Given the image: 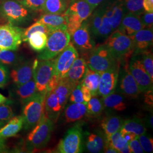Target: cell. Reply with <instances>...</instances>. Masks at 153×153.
Instances as JSON below:
<instances>
[{
	"instance_id": "13",
	"label": "cell",
	"mask_w": 153,
	"mask_h": 153,
	"mask_svg": "<svg viewBox=\"0 0 153 153\" xmlns=\"http://www.w3.org/2000/svg\"><path fill=\"white\" fill-rule=\"evenodd\" d=\"M120 65L101 73L99 85L98 95L103 98L115 92L118 83Z\"/></svg>"
},
{
	"instance_id": "32",
	"label": "cell",
	"mask_w": 153,
	"mask_h": 153,
	"mask_svg": "<svg viewBox=\"0 0 153 153\" xmlns=\"http://www.w3.org/2000/svg\"><path fill=\"white\" fill-rule=\"evenodd\" d=\"M104 10L105 6L100 7L94 11V13L93 12L91 15L86 19L90 31L94 36H97L99 28L102 24Z\"/></svg>"
},
{
	"instance_id": "42",
	"label": "cell",
	"mask_w": 153,
	"mask_h": 153,
	"mask_svg": "<svg viewBox=\"0 0 153 153\" xmlns=\"http://www.w3.org/2000/svg\"><path fill=\"white\" fill-rule=\"evenodd\" d=\"M23 5L33 11L43 10L45 0H18Z\"/></svg>"
},
{
	"instance_id": "55",
	"label": "cell",
	"mask_w": 153,
	"mask_h": 153,
	"mask_svg": "<svg viewBox=\"0 0 153 153\" xmlns=\"http://www.w3.org/2000/svg\"><path fill=\"white\" fill-rule=\"evenodd\" d=\"M120 153H131V150L130 149V147L129 146V143H128L126 146L121 149L120 150Z\"/></svg>"
},
{
	"instance_id": "23",
	"label": "cell",
	"mask_w": 153,
	"mask_h": 153,
	"mask_svg": "<svg viewBox=\"0 0 153 153\" xmlns=\"http://www.w3.org/2000/svg\"><path fill=\"white\" fill-rule=\"evenodd\" d=\"M76 85L67 77L60 78L54 89L62 109L64 108L72 90Z\"/></svg>"
},
{
	"instance_id": "47",
	"label": "cell",
	"mask_w": 153,
	"mask_h": 153,
	"mask_svg": "<svg viewBox=\"0 0 153 153\" xmlns=\"http://www.w3.org/2000/svg\"><path fill=\"white\" fill-rule=\"evenodd\" d=\"M140 18L145 28H153V12L144 11L140 15Z\"/></svg>"
},
{
	"instance_id": "51",
	"label": "cell",
	"mask_w": 153,
	"mask_h": 153,
	"mask_svg": "<svg viewBox=\"0 0 153 153\" xmlns=\"http://www.w3.org/2000/svg\"><path fill=\"white\" fill-rule=\"evenodd\" d=\"M121 134L123 137H124L128 142H130L131 141L135 138H137L138 137V136H137L134 133L131 132H125Z\"/></svg>"
},
{
	"instance_id": "57",
	"label": "cell",
	"mask_w": 153,
	"mask_h": 153,
	"mask_svg": "<svg viewBox=\"0 0 153 153\" xmlns=\"http://www.w3.org/2000/svg\"><path fill=\"white\" fill-rule=\"evenodd\" d=\"M152 115L150 116L149 119H148V123L149 125L150 126V128H153V115L151 114Z\"/></svg>"
},
{
	"instance_id": "30",
	"label": "cell",
	"mask_w": 153,
	"mask_h": 153,
	"mask_svg": "<svg viewBox=\"0 0 153 153\" xmlns=\"http://www.w3.org/2000/svg\"><path fill=\"white\" fill-rule=\"evenodd\" d=\"M120 131L121 134L125 132H131L139 136L146 133V129L141 120L134 117L124 121Z\"/></svg>"
},
{
	"instance_id": "6",
	"label": "cell",
	"mask_w": 153,
	"mask_h": 153,
	"mask_svg": "<svg viewBox=\"0 0 153 153\" xmlns=\"http://www.w3.org/2000/svg\"><path fill=\"white\" fill-rule=\"evenodd\" d=\"M86 62L90 69L101 73L121 64L111 53L104 44L95 46Z\"/></svg>"
},
{
	"instance_id": "46",
	"label": "cell",
	"mask_w": 153,
	"mask_h": 153,
	"mask_svg": "<svg viewBox=\"0 0 153 153\" xmlns=\"http://www.w3.org/2000/svg\"><path fill=\"white\" fill-rule=\"evenodd\" d=\"M10 78V71L7 66L0 64V88L7 83Z\"/></svg>"
},
{
	"instance_id": "27",
	"label": "cell",
	"mask_w": 153,
	"mask_h": 153,
	"mask_svg": "<svg viewBox=\"0 0 153 153\" xmlns=\"http://www.w3.org/2000/svg\"><path fill=\"white\" fill-rule=\"evenodd\" d=\"M123 121L121 117L117 115H108L104 117L101 122V126L106 140H108L114 133L120 131Z\"/></svg>"
},
{
	"instance_id": "4",
	"label": "cell",
	"mask_w": 153,
	"mask_h": 153,
	"mask_svg": "<svg viewBox=\"0 0 153 153\" xmlns=\"http://www.w3.org/2000/svg\"><path fill=\"white\" fill-rule=\"evenodd\" d=\"M94 10L95 8L85 0H71L64 12L67 18V31L71 36L81 26L82 22L91 15Z\"/></svg>"
},
{
	"instance_id": "26",
	"label": "cell",
	"mask_w": 153,
	"mask_h": 153,
	"mask_svg": "<svg viewBox=\"0 0 153 153\" xmlns=\"http://www.w3.org/2000/svg\"><path fill=\"white\" fill-rule=\"evenodd\" d=\"M86 115H87V107L85 103H72L66 108L64 112L66 123L81 120Z\"/></svg>"
},
{
	"instance_id": "49",
	"label": "cell",
	"mask_w": 153,
	"mask_h": 153,
	"mask_svg": "<svg viewBox=\"0 0 153 153\" xmlns=\"http://www.w3.org/2000/svg\"><path fill=\"white\" fill-rule=\"evenodd\" d=\"M81 88L82 90V94H83V97L84 101L86 104L88 103V102L90 100V99L91 98V93L90 90L84 84L81 83Z\"/></svg>"
},
{
	"instance_id": "8",
	"label": "cell",
	"mask_w": 153,
	"mask_h": 153,
	"mask_svg": "<svg viewBox=\"0 0 153 153\" xmlns=\"http://www.w3.org/2000/svg\"><path fill=\"white\" fill-rule=\"evenodd\" d=\"M34 78L37 91L46 93L49 81L54 73L53 59L51 60H35L33 62Z\"/></svg>"
},
{
	"instance_id": "18",
	"label": "cell",
	"mask_w": 153,
	"mask_h": 153,
	"mask_svg": "<svg viewBox=\"0 0 153 153\" xmlns=\"http://www.w3.org/2000/svg\"><path fill=\"white\" fill-rule=\"evenodd\" d=\"M126 13L122 0H115L109 5L105 6L104 13L109 19L113 31L118 28Z\"/></svg>"
},
{
	"instance_id": "52",
	"label": "cell",
	"mask_w": 153,
	"mask_h": 153,
	"mask_svg": "<svg viewBox=\"0 0 153 153\" xmlns=\"http://www.w3.org/2000/svg\"><path fill=\"white\" fill-rule=\"evenodd\" d=\"M145 103L149 105H153V90H150L146 92Z\"/></svg>"
},
{
	"instance_id": "50",
	"label": "cell",
	"mask_w": 153,
	"mask_h": 153,
	"mask_svg": "<svg viewBox=\"0 0 153 153\" xmlns=\"http://www.w3.org/2000/svg\"><path fill=\"white\" fill-rule=\"evenodd\" d=\"M144 11L153 12V0H143Z\"/></svg>"
},
{
	"instance_id": "48",
	"label": "cell",
	"mask_w": 153,
	"mask_h": 153,
	"mask_svg": "<svg viewBox=\"0 0 153 153\" xmlns=\"http://www.w3.org/2000/svg\"><path fill=\"white\" fill-rule=\"evenodd\" d=\"M128 143H129V146L130 147V149L131 150V153H144V151H143L142 146L138 140V138L131 140L130 142H128Z\"/></svg>"
},
{
	"instance_id": "25",
	"label": "cell",
	"mask_w": 153,
	"mask_h": 153,
	"mask_svg": "<svg viewBox=\"0 0 153 153\" xmlns=\"http://www.w3.org/2000/svg\"><path fill=\"white\" fill-rule=\"evenodd\" d=\"M23 127V119L22 116L12 117L8 123L0 128V137L4 139L15 136Z\"/></svg>"
},
{
	"instance_id": "39",
	"label": "cell",
	"mask_w": 153,
	"mask_h": 153,
	"mask_svg": "<svg viewBox=\"0 0 153 153\" xmlns=\"http://www.w3.org/2000/svg\"><path fill=\"white\" fill-rule=\"evenodd\" d=\"M127 13L140 16L144 11L143 0H122Z\"/></svg>"
},
{
	"instance_id": "43",
	"label": "cell",
	"mask_w": 153,
	"mask_h": 153,
	"mask_svg": "<svg viewBox=\"0 0 153 153\" xmlns=\"http://www.w3.org/2000/svg\"><path fill=\"white\" fill-rule=\"evenodd\" d=\"M138 140L140 143L144 152L152 153L153 151V138L149 137L145 134L138 137Z\"/></svg>"
},
{
	"instance_id": "34",
	"label": "cell",
	"mask_w": 153,
	"mask_h": 153,
	"mask_svg": "<svg viewBox=\"0 0 153 153\" xmlns=\"http://www.w3.org/2000/svg\"><path fill=\"white\" fill-rule=\"evenodd\" d=\"M48 38L45 33L38 31L32 33L28 39L27 42L31 48L37 52H41L44 49Z\"/></svg>"
},
{
	"instance_id": "11",
	"label": "cell",
	"mask_w": 153,
	"mask_h": 153,
	"mask_svg": "<svg viewBox=\"0 0 153 153\" xmlns=\"http://www.w3.org/2000/svg\"><path fill=\"white\" fill-rule=\"evenodd\" d=\"M78 56L76 47L70 42L65 48L53 59L54 74L59 78L66 77L73 63Z\"/></svg>"
},
{
	"instance_id": "15",
	"label": "cell",
	"mask_w": 153,
	"mask_h": 153,
	"mask_svg": "<svg viewBox=\"0 0 153 153\" xmlns=\"http://www.w3.org/2000/svg\"><path fill=\"white\" fill-rule=\"evenodd\" d=\"M73 42L77 48L82 51H90L95 47V43L91 36L87 20L73 33Z\"/></svg>"
},
{
	"instance_id": "2",
	"label": "cell",
	"mask_w": 153,
	"mask_h": 153,
	"mask_svg": "<svg viewBox=\"0 0 153 153\" xmlns=\"http://www.w3.org/2000/svg\"><path fill=\"white\" fill-rule=\"evenodd\" d=\"M53 130V122L44 114L27 137L26 146L29 151L45 148Z\"/></svg>"
},
{
	"instance_id": "45",
	"label": "cell",
	"mask_w": 153,
	"mask_h": 153,
	"mask_svg": "<svg viewBox=\"0 0 153 153\" xmlns=\"http://www.w3.org/2000/svg\"><path fill=\"white\" fill-rule=\"evenodd\" d=\"M14 116V113L11 107L5 103L0 105V121H8Z\"/></svg>"
},
{
	"instance_id": "9",
	"label": "cell",
	"mask_w": 153,
	"mask_h": 153,
	"mask_svg": "<svg viewBox=\"0 0 153 153\" xmlns=\"http://www.w3.org/2000/svg\"><path fill=\"white\" fill-rule=\"evenodd\" d=\"M129 69L141 93L153 90V80L142 65L139 55H133L129 62Z\"/></svg>"
},
{
	"instance_id": "33",
	"label": "cell",
	"mask_w": 153,
	"mask_h": 153,
	"mask_svg": "<svg viewBox=\"0 0 153 153\" xmlns=\"http://www.w3.org/2000/svg\"><path fill=\"white\" fill-rule=\"evenodd\" d=\"M106 138L97 133H91L88 137L86 148L88 152L91 153H99L103 150Z\"/></svg>"
},
{
	"instance_id": "17",
	"label": "cell",
	"mask_w": 153,
	"mask_h": 153,
	"mask_svg": "<svg viewBox=\"0 0 153 153\" xmlns=\"http://www.w3.org/2000/svg\"><path fill=\"white\" fill-rule=\"evenodd\" d=\"M131 37L134 45L133 55L140 54L153 45V28H144Z\"/></svg>"
},
{
	"instance_id": "14",
	"label": "cell",
	"mask_w": 153,
	"mask_h": 153,
	"mask_svg": "<svg viewBox=\"0 0 153 153\" xmlns=\"http://www.w3.org/2000/svg\"><path fill=\"white\" fill-rule=\"evenodd\" d=\"M124 62V66L121 71L119 85V90L120 93L126 97L136 98L141 93L137 83L131 76L129 69V63Z\"/></svg>"
},
{
	"instance_id": "7",
	"label": "cell",
	"mask_w": 153,
	"mask_h": 153,
	"mask_svg": "<svg viewBox=\"0 0 153 153\" xmlns=\"http://www.w3.org/2000/svg\"><path fill=\"white\" fill-rule=\"evenodd\" d=\"M0 14L13 25L27 22L30 18L29 9L18 0H2L0 4Z\"/></svg>"
},
{
	"instance_id": "1",
	"label": "cell",
	"mask_w": 153,
	"mask_h": 153,
	"mask_svg": "<svg viewBox=\"0 0 153 153\" xmlns=\"http://www.w3.org/2000/svg\"><path fill=\"white\" fill-rule=\"evenodd\" d=\"M117 60L128 62L134 53V45L131 36L116 29L107 38L104 43Z\"/></svg>"
},
{
	"instance_id": "29",
	"label": "cell",
	"mask_w": 153,
	"mask_h": 153,
	"mask_svg": "<svg viewBox=\"0 0 153 153\" xmlns=\"http://www.w3.org/2000/svg\"><path fill=\"white\" fill-rule=\"evenodd\" d=\"M100 76L101 73L94 71L88 66L81 83L90 90L92 96L98 95L99 85Z\"/></svg>"
},
{
	"instance_id": "35",
	"label": "cell",
	"mask_w": 153,
	"mask_h": 153,
	"mask_svg": "<svg viewBox=\"0 0 153 153\" xmlns=\"http://www.w3.org/2000/svg\"><path fill=\"white\" fill-rule=\"evenodd\" d=\"M21 62L22 59L14 51L0 49V64L6 66H15Z\"/></svg>"
},
{
	"instance_id": "16",
	"label": "cell",
	"mask_w": 153,
	"mask_h": 153,
	"mask_svg": "<svg viewBox=\"0 0 153 153\" xmlns=\"http://www.w3.org/2000/svg\"><path fill=\"white\" fill-rule=\"evenodd\" d=\"M33 74V62L28 61H22L14 66L10 72V78L15 86H19L31 79Z\"/></svg>"
},
{
	"instance_id": "22",
	"label": "cell",
	"mask_w": 153,
	"mask_h": 153,
	"mask_svg": "<svg viewBox=\"0 0 153 153\" xmlns=\"http://www.w3.org/2000/svg\"><path fill=\"white\" fill-rule=\"evenodd\" d=\"M87 68L85 59L83 57H78L73 63L66 77L76 86L82 82Z\"/></svg>"
},
{
	"instance_id": "3",
	"label": "cell",
	"mask_w": 153,
	"mask_h": 153,
	"mask_svg": "<svg viewBox=\"0 0 153 153\" xmlns=\"http://www.w3.org/2000/svg\"><path fill=\"white\" fill-rule=\"evenodd\" d=\"M71 35L66 28H59L52 31L48 35L46 45L38 56L39 60H51L65 48L71 42Z\"/></svg>"
},
{
	"instance_id": "37",
	"label": "cell",
	"mask_w": 153,
	"mask_h": 153,
	"mask_svg": "<svg viewBox=\"0 0 153 153\" xmlns=\"http://www.w3.org/2000/svg\"><path fill=\"white\" fill-rule=\"evenodd\" d=\"M38 31L43 32L48 35L52 31V30L44 24L37 21L27 28L24 29L22 36V41L25 42H27L28 39L30 36V35L33 33Z\"/></svg>"
},
{
	"instance_id": "36",
	"label": "cell",
	"mask_w": 153,
	"mask_h": 153,
	"mask_svg": "<svg viewBox=\"0 0 153 153\" xmlns=\"http://www.w3.org/2000/svg\"><path fill=\"white\" fill-rule=\"evenodd\" d=\"M87 115L91 117H98L102 114L104 109L102 100L97 96H92L86 104Z\"/></svg>"
},
{
	"instance_id": "54",
	"label": "cell",
	"mask_w": 153,
	"mask_h": 153,
	"mask_svg": "<svg viewBox=\"0 0 153 153\" xmlns=\"http://www.w3.org/2000/svg\"><path fill=\"white\" fill-rule=\"evenodd\" d=\"M6 148L5 140L4 138L0 137V153L5 152Z\"/></svg>"
},
{
	"instance_id": "38",
	"label": "cell",
	"mask_w": 153,
	"mask_h": 153,
	"mask_svg": "<svg viewBox=\"0 0 153 153\" xmlns=\"http://www.w3.org/2000/svg\"><path fill=\"white\" fill-rule=\"evenodd\" d=\"M138 55H140V59L145 69L153 80V56L152 52L147 49Z\"/></svg>"
},
{
	"instance_id": "19",
	"label": "cell",
	"mask_w": 153,
	"mask_h": 153,
	"mask_svg": "<svg viewBox=\"0 0 153 153\" xmlns=\"http://www.w3.org/2000/svg\"><path fill=\"white\" fill-rule=\"evenodd\" d=\"M144 28L145 27L142 24L140 16L126 13L117 29L126 35L131 36Z\"/></svg>"
},
{
	"instance_id": "5",
	"label": "cell",
	"mask_w": 153,
	"mask_h": 153,
	"mask_svg": "<svg viewBox=\"0 0 153 153\" xmlns=\"http://www.w3.org/2000/svg\"><path fill=\"white\" fill-rule=\"evenodd\" d=\"M46 93L38 92L33 98L22 104L21 116L23 119V128L25 130L33 129L44 115Z\"/></svg>"
},
{
	"instance_id": "41",
	"label": "cell",
	"mask_w": 153,
	"mask_h": 153,
	"mask_svg": "<svg viewBox=\"0 0 153 153\" xmlns=\"http://www.w3.org/2000/svg\"><path fill=\"white\" fill-rule=\"evenodd\" d=\"M112 32L113 31L111 25L109 22V19L106 16L104 12L102 17V24L99 28L97 36L100 37L102 38H107Z\"/></svg>"
},
{
	"instance_id": "21",
	"label": "cell",
	"mask_w": 153,
	"mask_h": 153,
	"mask_svg": "<svg viewBox=\"0 0 153 153\" xmlns=\"http://www.w3.org/2000/svg\"><path fill=\"white\" fill-rule=\"evenodd\" d=\"M11 93L14 97L18 99L22 104L27 102L38 93L33 77L24 84L16 86Z\"/></svg>"
},
{
	"instance_id": "53",
	"label": "cell",
	"mask_w": 153,
	"mask_h": 153,
	"mask_svg": "<svg viewBox=\"0 0 153 153\" xmlns=\"http://www.w3.org/2000/svg\"><path fill=\"white\" fill-rule=\"evenodd\" d=\"M86 2H88L89 5L93 6L95 9L98 7L99 5L103 3L106 0H85Z\"/></svg>"
},
{
	"instance_id": "10",
	"label": "cell",
	"mask_w": 153,
	"mask_h": 153,
	"mask_svg": "<svg viewBox=\"0 0 153 153\" xmlns=\"http://www.w3.org/2000/svg\"><path fill=\"white\" fill-rule=\"evenodd\" d=\"M24 29L11 24L0 25V49L16 51L22 42Z\"/></svg>"
},
{
	"instance_id": "31",
	"label": "cell",
	"mask_w": 153,
	"mask_h": 153,
	"mask_svg": "<svg viewBox=\"0 0 153 153\" xmlns=\"http://www.w3.org/2000/svg\"><path fill=\"white\" fill-rule=\"evenodd\" d=\"M68 4V0H45L43 11L46 14H62L67 9Z\"/></svg>"
},
{
	"instance_id": "40",
	"label": "cell",
	"mask_w": 153,
	"mask_h": 153,
	"mask_svg": "<svg viewBox=\"0 0 153 153\" xmlns=\"http://www.w3.org/2000/svg\"><path fill=\"white\" fill-rule=\"evenodd\" d=\"M106 142L110 146L116 149L120 153V150L124 148L128 142L123 137L120 131H117L111 136Z\"/></svg>"
},
{
	"instance_id": "20",
	"label": "cell",
	"mask_w": 153,
	"mask_h": 153,
	"mask_svg": "<svg viewBox=\"0 0 153 153\" xmlns=\"http://www.w3.org/2000/svg\"><path fill=\"white\" fill-rule=\"evenodd\" d=\"M60 104L57 97L55 94L54 90L48 91L45 98L44 103V114L50 120L55 122L62 110Z\"/></svg>"
},
{
	"instance_id": "12",
	"label": "cell",
	"mask_w": 153,
	"mask_h": 153,
	"mask_svg": "<svg viewBox=\"0 0 153 153\" xmlns=\"http://www.w3.org/2000/svg\"><path fill=\"white\" fill-rule=\"evenodd\" d=\"M82 130L76 125L69 129L57 146V151L61 153H81L82 150Z\"/></svg>"
},
{
	"instance_id": "44",
	"label": "cell",
	"mask_w": 153,
	"mask_h": 153,
	"mask_svg": "<svg viewBox=\"0 0 153 153\" xmlns=\"http://www.w3.org/2000/svg\"><path fill=\"white\" fill-rule=\"evenodd\" d=\"M69 99L71 103L86 104L83 97V94L81 88V83L75 86V88H73L69 96Z\"/></svg>"
},
{
	"instance_id": "56",
	"label": "cell",
	"mask_w": 153,
	"mask_h": 153,
	"mask_svg": "<svg viewBox=\"0 0 153 153\" xmlns=\"http://www.w3.org/2000/svg\"><path fill=\"white\" fill-rule=\"evenodd\" d=\"M9 100L8 99L5 97L4 95H3L2 94L0 93V105L6 103H9Z\"/></svg>"
},
{
	"instance_id": "24",
	"label": "cell",
	"mask_w": 153,
	"mask_h": 153,
	"mask_svg": "<svg viewBox=\"0 0 153 153\" xmlns=\"http://www.w3.org/2000/svg\"><path fill=\"white\" fill-rule=\"evenodd\" d=\"M38 21L47 26L52 31L59 28H66L67 26V18L64 13L59 14L45 13L39 18Z\"/></svg>"
},
{
	"instance_id": "58",
	"label": "cell",
	"mask_w": 153,
	"mask_h": 153,
	"mask_svg": "<svg viewBox=\"0 0 153 153\" xmlns=\"http://www.w3.org/2000/svg\"><path fill=\"white\" fill-rule=\"evenodd\" d=\"M4 125H5V121H0V128H1Z\"/></svg>"
},
{
	"instance_id": "28",
	"label": "cell",
	"mask_w": 153,
	"mask_h": 153,
	"mask_svg": "<svg viewBox=\"0 0 153 153\" xmlns=\"http://www.w3.org/2000/svg\"><path fill=\"white\" fill-rule=\"evenodd\" d=\"M103 104L107 108L121 112L126 108V104L122 94L112 93L103 98Z\"/></svg>"
}]
</instances>
